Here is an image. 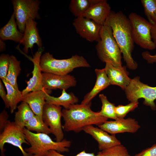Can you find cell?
Here are the masks:
<instances>
[{"label": "cell", "instance_id": "39", "mask_svg": "<svg viewBox=\"0 0 156 156\" xmlns=\"http://www.w3.org/2000/svg\"><path fill=\"white\" fill-rule=\"evenodd\" d=\"M0 50L1 51H4L5 49V44L4 41L0 39Z\"/></svg>", "mask_w": 156, "mask_h": 156}, {"label": "cell", "instance_id": "38", "mask_svg": "<svg viewBox=\"0 0 156 156\" xmlns=\"http://www.w3.org/2000/svg\"><path fill=\"white\" fill-rule=\"evenodd\" d=\"M151 33L152 40L156 47V24L152 25Z\"/></svg>", "mask_w": 156, "mask_h": 156}, {"label": "cell", "instance_id": "26", "mask_svg": "<svg viewBox=\"0 0 156 156\" xmlns=\"http://www.w3.org/2000/svg\"><path fill=\"white\" fill-rule=\"evenodd\" d=\"M100 0H72L69 9L71 12L76 17L83 16L86 12L92 5Z\"/></svg>", "mask_w": 156, "mask_h": 156}, {"label": "cell", "instance_id": "30", "mask_svg": "<svg viewBox=\"0 0 156 156\" xmlns=\"http://www.w3.org/2000/svg\"><path fill=\"white\" fill-rule=\"evenodd\" d=\"M98 154L100 156H131L126 148L121 144L101 151Z\"/></svg>", "mask_w": 156, "mask_h": 156}, {"label": "cell", "instance_id": "23", "mask_svg": "<svg viewBox=\"0 0 156 156\" xmlns=\"http://www.w3.org/2000/svg\"><path fill=\"white\" fill-rule=\"evenodd\" d=\"M17 111L15 112L14 122L22 129L25 127L27 123L35 114L26 103L22 102L17 106Z\"/></svg>", "mask_w": 156, "mask_h": 156}, {"label": "cell", "instance_id": "11", "mask_svg": "<svg viewBox=\"0 0 156 156\" xmlns=\"http://www.w3.org/2000/svg\"><path fill=\"white\" fill-rule=\"evenodd\" d=\"M77 33L81 37L91 42H98L101 39L102 25L83 16L76 18L73 22Z\"/></svg>", "mask_w": 156, "mask_h": 156}, {"label": "cell", "instance_id": "36", "mask_svg": "<svg viewBox=\"0 0 156 156\" xmlns=\"http://www.w3.org/2000/svg\"><path fill=\"white\" fill-rule=\"evenodd\" d=\"M142 55L143 58L149 63H156V54L151 55L149 52L146 51L143 52Z\"/></svg>", "mask_w": 156, "mask_h": 156}, {"label": "cell", "instance_id": "25", "mask_svg": "<svg viewBox=\"0 0 156 156\" xmlns=\"http://www.w3.org/2000/svg\"><path fill=\"white\" fill-rule=\"evenodd\" d=\"M21 71L20 62L14 55L10 56L9 68L5 80L17 90H19L17 78Z\"/></svg>", "mask_w": 156, "mask_h": 156}, {"label": "cell", "instance_id": "15", "mask_svg": "<svg viewBox=\"0 0 156 156\" xmlns=\"http://www.w3.org/2000/svg\"><path fill=\"white\" fill-rule=\"evenodd\" d=\"M83 131L92 136L97 142L100 151H102L121 144L115 135H110L102 129L94 127L93 125L86 127Z\"/></svg>", "mask_w": 156, "mask_h": 156}, {"label": "cell", "instance_id": "33", "mask_svg": "<svg viewBox=\"0 0 156 156\" xmlns=\"http://www.w3.org/2000/svg\"><path fill=\"white\" fill-rule=\"evenodd\" d=\"M45 156H66L61 154L55 151H49ZM74 156H100L99 155H95L94 153H87L84 150Z\"/></svg>", "mask_w": 156, "mask_h": 156}, {"label": "cell", "instance_id": "29", "mask_svg": "<svg viewBox=\"0 0 156 156\" xmlns=\"http://www.w3.org/2000/svg\"><path fill=\"white\" fill-rule=\"evenodd\" d=\"M141 2L148 21L152 25L156 24V0H141Z\"/></svg>", "mask_w": 156, "mask_h": 156}, {"label": "cell", "instance_id": "14", "mask_svg": "<svg viewBox=\"0 0 156 156\" xmlns=\"http://www.w3.org/2000/svg\"><path fill=\"white\" fill-rule=\"evenodd\" d=\"M44 50V47L39 48L33 55V58L27 56L32 62L34 68L32 72V77L27 81V86L26 88L22 91L23 96L30 92L42 90L44 89L42 86V76L40 62Z\"/></svg>", "mask_w": 156, "mask_h": 156}, {"label": "cell", "instance_id": "31", "mask_svg": "<svg viewBox=\"0 0 156 156\" xmlns=\"http://www.w3.org/2000/svg\"><path fill=\"white\" fill-rule=\"evenodd\" d=\"M138 101L131 102L126 105H119L116 106L115 114L117 118H124L127 114L138 107Z\"/></svg>", "mask_w": 156, "mask_h": 156}, {"label": "cell", "instance_id": "7", "mask_svg": "<svg viewBox=\"0 0 156 156\" xmlns=\"http://www.w3.org/2000/svg\"><path fill=\"white\" fill-rule=\"evenodd\" d=\"M127 99L131 102L138 101L140 98L144 99L143 104L149 106L153 110L156 109L154 102L156 99V87H152L141 82L140 77L131 79L130 82L125 90Z\"/></svg>", "mask_w": 156, "mask_h": 156}, {"label": "cell", "instance_id": "1", "mask_svg": "<svg viewBox=\"0 0 156 156\" xmlns=\"http://www.w3.org/2000/svg\"><path fill=\"white\" fill-rule=\"evenodd\" d=\"M104 25L111 28L114 36L121 51L127 67L130 69H136L138 64L133 59L131 55L135 43L132 38L128 17L121 11L115 12L111 11Z\"/></svg>", "mask_w": 156, "mask_h": 156}, {"label": "cell", "instance_id": "18", "mask_svg": "<svg viewBox=\"0 0 156 156\" xmlns=\"http://www.w3.org/2000/svg\"><path fill=\"white\" fill-rule=\"evenodd\" d=\"M111 11L110 6L107 1L100 0L90 7L83 16L90 19L103 26Z\"/></svg>", "mask_w": 156, "mask_h": 156}, {"label": "cell", "instance_id": "37", "mask_svg": "<svg viewBox=\"0 0 156 156\" xmlns=\"http://www.w3.org/2000/svg\"><path fill=\"white\" fill-rule=\"evenodd\" d=\"M1 80H0V96L3 101L6 108H9L8 107L6 99L7 94L6 93L4 87Z\"/></svg>", "mask_w": 156, "mask_h": 156}, {"label": "cell", "instance_id": "24", "mask_svg": "<svg viewBox=\"0 0 156 156\" xmlns=\"http://www.w3.org/2000/svg\"><path fill=\"white\" fill-rule=\"evenodd\" d=\"M2 81L6 89L7 103L10 113L12 114L17 108L18 104L22 101L23 96L22 91L16 89L5 80Z\"/></svg>", "mask_w": 156, "mask_h": 156}, {"label": "cell", "instance_id": "21", "mask_svg": "<svg viewBox=\"0 0 156 156\" xmlns=\"http://www.w3.org/2000/svg\"><path fill=\"white\" fill-rule=\"evenodd\" d=\"M17 27L14 14L13 13L7 23L0 29V39L4 41L10 40L20 43L23 33L19 30Z\"/></svg>", "mask_w": 156, "mask_h": 156}, {"label": "cell", "instance_id": "13", "mask_svg": "<svg viewBox=\"0 0 156 156\" xmlns=\"http://www.w3.org/2000/svg\"><path fill=\"white\" fill-rule=\"evenodd\" d=\"M42 76L43 88L47 90L56 89L66 90L75 86L77 83L74 77L68 74L60 75L43 72Z\"/></svg>", "mask_w": 156, "mask_h": 156}, {"label": "cell", "instance_id": "2", "mask_svg": "<svg viewBox=\"0 0 156 156\" xmlns=\"http://www.w3.org/2000/svg\"><path fill=\"white\" fill-rule=\"evenodd\" d=\"M91 102L87 105L74 104L62 111V116L64 122L63 129L66 132L78 133L83 130L86 126H98L107 121L108 118L100 115L98 112L91 109Z\"/></svg>", "mask_w": 156, "mask_h": 156}, {"label": "cell", "instance_id": "20", "mask_svg": "<svg viewBox=\"0 0 156 156\" xmlns=\"http://www.w3.org/2000/svg\"><path fill=\"white\" fill-rule=\"evenodd\" d=\"M95 72L96 79L95 85L90 92L84 96L81 104L87 105L101 91L110 85L109 80L104 69H96Z\"/></svg>", "mask_w": 156, "mask_h": 156}, {"label": "cell", "instance_id": "28", "mask_svg": "<svg viewBox=\"0 0 156 156\" xmlns=\"http://www.w3.org/2000/svg\"><path fill=\"white\" fill-rule=\"evenodd\" d=\"M99 97L102 104L101 109L98 112L99 114L108 118L114 120L117 119L115 112L116 106L114 104L109 102L106 96L103 94H99Z\"/></svg>", "mask_w": 156, "mask_h": 156}, {"label": "cell", "instance_id": "22", "mask_svg": "<svg viewBox=\"0 0 156 156\" xmlns=\"http://www.w3.org/2000/svg\"><path fill=\"white\" fill-rule=\"evenodd\" d=\"M65 90H63L61 95L58 97L50 96L48 92L45 94V98L47 103L60 106L67 109L70 105L76 104L79 101L78 98L72 92L67 93Z\"/></svg>", "mask_w": 156, "mask_h": 156}, {"label": "cell", "instance_id": "35", "mask_svg": "<svg viewBox=\"0 0 156 156\" xmlns=\"http://www.w3.org/2000/svg\"><path fill=\"white\" fill-rule=\"evenodd\" d=\"M9 115L7 112L3 110L0 114V132L1 133L4 130L9 120Z\"/></svg>", "mask_w": 156, "mask_h": 156}, {"label": "cell", "instance_id": "8", "mask_svg": "<svg viewBox=\"0 0 156 156\" xmlns=\"http://www.w3.org/2000/svg\"><path fill=\"white\" fill-rule=\"evenodd\" d=\"M19 30L24 33L26 23L29 18L39 19L40 1L38 0H13L12 1Z\"/></svg>", "mask_w": 156, "mask_h": 156}, {"label": "cell", "instance_id": "6", "mask_svg": "<svg viewBox=\"0 0 156 156\" xmlns=\"http://www.w3.org/2000/svg\"><path fill=\"white\" fill-rule=\"evenodd\" d=\"M131 35L134 43L141 48L149 50L156 47L151 38L152 25L148 21L135 12L129 15Z\"/></svg>", "mask_w": 156, "mask_h": 156}, {"label": "cell", "instance_id": "19", "mask_svg": "<svg viewBox=\"0 0 156 156\" xmlns=\"http://www.w3.org/2000/svg\"><path fill=\"white\" fill-rule=\"evenodd\" d=\"M51 91L43 89L30 92L23 96L22 101L27 103L35 114L42 118L43 108L46 103L45 94H50Z\"/></svg>", "mask_w": 156, "mask_h": 156}, {"label": "cell", "instance_id": "10", "mask_svg": "<svg viewBox=\"0 0 156 156\" xmlns=\"http://www.w3.org/2000/svg\"><path fill=\"white\" fill-rule=\"evenodd\" d=\"M62 111L60 106L46 102L42 114L43 121L49 128L51 133L55 136L57 142L62 141L64 136L61 122Z\"/></svg>", "mask_w": 156, "mask_h": 156}, {"label": "cell", "instance_id": "4", "mask_svg": "<svg viewBox=\"0 0 156 156\" xmlns=\"http://www.w3.org/2000/svg\"><path fill=\"white\" fill-rule=\"evenodd\" d=\"M100 40L95 48L97 55L102 62L108 63L117 68L122 66L121 51L113 34L111 28L106 25L102 26Z\"/></svg>", "mask_w": 156, "mask_h": 156}, {"label": "cell", "instance_id": "9", "mask_svg": "<svg viewBox=\"0 0 156 156\" xmlns=\"http://www.w3.org/2000/svg\"><path fill=\"white\" fill-rule=\"evenodd\" d=\"M23 129L17 125L14 122L9 120L3 131L0 133V149L2 156L4 155V146L6 143L18 148L23 156H28L22 146L23 144L29 145Z\"/></svg>", "mask_w": 156, "mask_h": 156}, {"label": "cell", "instance_id": "27", "mask_svg": "<svg viewBox=\"0 0 156 156\" xmlns=\"http://www.w3.org/2000/svg\"><path fill=\"white\" fill-rule=\"evenodd\" d=\"M25 128L31 131H36V133L47 134L51 133L50 130L42 119L36 115L27 123Z\"/></svg>", "mask_w": 156, "mask_h": 156}, {"label": "cell", "instance_id": "5", "mask_svg": "<svg viewBox=\"0 0 156 156\" xmlns=\"http://www.w3.org/2000/svg\"><path fill=\"white\" fill-rule=\"evenodd\" d=\"M40 65L42 71L56 75L68 74L77 68L89 67L90 65L82 56L77 55L65 59H57L49 52L42 55Z\"/></svg>", "mask_w": 156, "mask_h": 156}, {"label": "cell", "instance_id": "34", "mask_svg": "<svg viewBox=\"0 0 156 156\" xmlns=\"http://www.w3.org/2000/svg\"><path fill=\"white\" fill-rule=\"evenodd\" d=\"M133 156H156V144Z\"/></svg>", "mask_w": 156, "mask_h": 156}, {"label": "cell", "instance_id": "17", "mask_svg": "<svg viewBox=\"0 0 156 156\" xmlns=\"http://www.w3.org/2000/svg\"><path fill=\"white\" fill-rule=\"evenodd\" d=\"M104 69L109 80L110 85H116L125 90L129 85L131 79L126 67L117 68L108 63H105Z\"/></svg>", "mask_w": 156, "mask_h": 156}, {"label": "cell", "instance_id": "32", "mask_svg": "<svg viewBox=\"0 0 156 156\" xmlns=\"http://www.w3.org/2000/svg\"><path fill=\"white\" fill-rule=\"evenodd\" d=\"M10 56L8 54H3L0 56V78L2 80H5L9 65Z\"/></svg>", "mask_w": 156, "mask_h": 156}, {"label": "cell", "instance_id": "3", "mask_svg": "<svg viewBox=\"0 0 156 156\" xmlns=\"http://www.w3.org/2000/svg\"><path fill=\"white\" fill-rule=\"evenodd\" d=\"M30 146L25 148L28 156H45L50 151L53 150L59 153L67 152L71 145L70 141L64 139L60 142L53 141L48 134L35 133L23 129Z\"/></svg>", "mask_w": 156, "mask_h": 156}, {"label": "cell", "instance_id": "12", "mask_svg": "<svg viewBox=\"0 0 156 156\" xmlns=\"http://www.w3.org/2000/svg\"><path fill=\"white\" fill-rule=\"evenodd\" d=\"M99 127L111 135L128 132H136L140 128L138 122L131 118H118L113 121H106L98 126Z\"/></svg>", "mask_w": 156, "mask_h": 156}, {"label": "cell", "instance_id": "16", "mask_svg": "<svg viewBox=\"0 0 156 156\" xmlns=\"http://www.w3.org/2000/svg\"><path fill=\"white\" fill-rule=\"evenodd\" d=\"M37 25L36 22L31 18H29L26 23L23 36L20 43L24 46L23 50L26 54L28 53L29 49H32L35 44H36L39 48L42 47Z\"/></svg>", "mask_w": 156, "mask_h": 156}]
</instances>
